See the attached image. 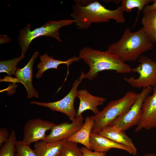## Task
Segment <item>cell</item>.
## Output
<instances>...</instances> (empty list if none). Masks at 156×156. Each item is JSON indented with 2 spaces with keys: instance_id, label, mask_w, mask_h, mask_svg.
I'll return each instance as SVG.
<instances>
[{
  "instance_id": "1",
  "label": "cell",
  "mask_w": 156,
  "mask_h": 156,
  "mask_svg": "<svg viewBox=\"0 0 156 156\" xmlns=\"http://www.w3.org/2000/svg\"><path fill=\"white\" fill-rule=\"evenodd\" d=\"M73 11L70 16L75 21L77 27L84 29L93 23L107 22L111 19L123 23L125 19L124 11L120 5L114 10L107 9L96 0H74Z\"/></svg>"
},
{
  "instance_id": "2",
  "label": "cell",
  "mask_w": 156,
  "mask_h": 156,
  "mask_svg": "<svg viewBox=\"0 0 156 156\" xmlns=\"http://www.w3.org/2000/svg\"><path fill=\"white\" fill-rule=\"evenodd\" d=\"M153 48V43L146 34L143 27L132 32L126 28L121 38L107 47V51L123 62H134L140 56Z\"/></svg>"
},
{
  "instance_id": "3",
  "label": "cell",
  "mask_w": 156,
  "mask_h": 156,
  "mask_svg": "<svg viewBox=\"0 0 156 156\" xmlns=\"http://www.w3.org/2000/svg\"><path fill=\"white\" fill-rule=\"evenodd\" d=\"M79 57L87 64L89 71L84 74V79L90 81L96 77L99 72L113 70L119 73H129L131 66L123 62L107 50L101 51L90 47H83L80 51Z\"/></svg>"
},
{
  "instance_id": "4",
  "label": "cell",
  "mask_w": 156,
  "mask_h": 156,
  "mask_svg": "<svg viewBox=\"0 0 156 156\" xmlns=\"http://www.w3.org/2000/svg\"><path fill=\"white\" fill-rule=\"evenodd\" d=\"M138 94L129 91L122 98L110 101L101 111L90 117L94 121L92 132L98 133L111 126L118 117L127 112L136 100Z\"/></svg>"
},
{
  "instance_id": "5",
  "label": "cell",
  "mask_w": 156,
  "mask_h": 156,
  "mask_svg": "<svg viewBox=\"0 0 156 156\" xmlns=\"http://www.w3.org/2000/svg\"><path fill=\"white\" fill-rule=\"evenodd\" d=\"M75 22L73 19H63L58 21L50 20L42 26L32 30H31V25L28 23L20 30L18 37L19 45L21 48V55H25L32 41L40 36L52 37L61 42L59 30L63 27L72 25Z\"/></svg>"
},
{
  "instance_id": "6",
  "label": "cell",
  "mask_w": 156,
  "mask_h": 156,
  "mask_svg": "<svg viewBox=\"0 0 156 156\" xmlns=\"http://www.w3.org/2000/svg\"><path fill=\"white\" fill-rule=\"evenodd\" d=\"M139 64L132 68V72L138 73L139 76L125 77L124 81L133 88H145L156 86V60H153L143 55L138 58Z\"/></svg>"
},
{
  "instance_id": "7",
  "label": "cell",
  "mask_w": 156,
  "mask_h": 156,
  "mask_svg": "<svg viewBox=\"0 0 156 156\" xmlns=\"http://www.w3.org/2000/svg\"><path fill=\"white\" fill-rule=\"evenodd\" d=\"M84 72L82 71L78 78L73 82L70 91L60 100L48 103L33 101L30 102V103L47 107L52 111L64 114L72 122L74 121L77 115V112L74 107V101L77 97V92L78 86L82 79H84Z\"/></svg>"
},
{
  "instance_id": "8",
  "label": "cell",
  "mask_w": 156,
  "mask_h": 156,
  "mask_svg": "<svg viewBox=\"0 0 156 156\" xmlns=\"http://www.w3.org/2000/svg\"><path fill=\"white\" fill-rule=\"evenodd\" d=\"M152 91V87H148L143 88L138 94V97L129 110L117 118L112 125L125 131L139 123L142 116L144 102Z\"/></svg>"
},
{
  "instance_id": "9",
  "label": "cell",
  "mask_w": 156,
  "mask_h": 156,
  "mask_svg": "<svg viewBox=\"0 0 156 156\" xmlns=\"http://www.w3.org/2000/svg\"><path fill=\"white\" fill-rule=\"evenodd\" d=\"M56 124L53 122L40 118L28 120L23 127V141L30 144L43 140L47 135L46 132L51 130Z\"/></svg>"
},
{
  "instance_id": "10",
  "label": "cell",
  "mask_w": 156,
  "mask_h": 156,
  "mask_svg": "<svg viewBox=\"0 0 156 156\" xmlns=\"http://www.w3.org/2000/svg\"><path fill=\"white\" fill-rule=\"evenodd\" d=\"M81 114L76 117L75 120L71 123L64 122L56 124L43 140L46 142L67 141L81 128L84 123Z\"/></svg>"
},
{
  "instance_id": "11",
  "label": "cell",
  "mask_w": 156,
  "mask_h": 156,
  "mask_svg": "<svg viewBox=\"0 0 156 156\" xmlns=\"http://www.w3.org/2000/svg\"><path fill=\"white\" fill-rule=\"evenodd\" d=\"M152 94L149 95L144 102L141 117L135 132L156 128V86L152 88Z\"/></svg>"
},
{
  "instance_id": "12",
  "label": "cell",
  "mask_w": 156,
  "mask_h": 156,
  "mask_svg": "<svg viewBox=\"0 0 156 156\" xmlns=\"http://www.w3.org/2000/svg\"><path fill=\"white\" fill-rule=\"evenodd\" d=\"M38 55V52H34L27 64L22 68H18L14 75L16 78V82L21 83L26 88L28 98H37L39 96L38 93L34 88L32 83L33 66Z\"/></svg>"
},
{
  "instance_id": "13",
  "label": "cell",
  "mask_w": 156,
  "mask_h": 156,
  "mask_svg": "<svg viewBox=\"0 0 156 156\" xmlns=\"http://www.w3.org/2000/svg\"><path fill=\"white\" fill-rule=\"evenodd\" d=\"M90 141L92 150L95 151L106 152L112 148H116L125 151L133 155H135L137 151L115 142L98 133L91 132Z\"/></svg>"
},
{
  "instance_id": "14",
  "label": "cell",
  "mask_w": 156,
  "mask_h": 156,
  "mask_svg": "<svg viewBox=\"0 0 156 156\" xmlns=\"http://www.w3.org/2000/svg\"><path fill=\"white\" fill-rule=\"evenodd\" d=\"M77 96L79 100V104L76 117L87 110L92 111L96 114L99 111L97 107L103 105L106 101L105 98L94 96L86 89L77 90Z\"/></svg>"
},
{
  "instance_id": "15",
  "label": "cell",
  "mask_w": 156,
  "mask_h": 156,
  "mask_svg": "<svg viewBox=\"0 0 156 156\" xmlns=\"http://www.w3.org/2000/svg\"><path fill=\"white\" fill-rule=\"evenodd\" d=\"M40 62L37 65L38 70L35 75L36 78H41L44 72L47 70L52 68L57 69V67L60 65L65 64L67 65L68 68L67 73L65 81L69 74V66L73 62H77L81 59L79 56H73L66 61H63L54 59L53 56H50L46 53L40 56Z\"/></svg>"
},
{
  "instance_id": "16",
  "label": "cell",
  "mask_w": 156,
  "mask_h": 156,
  "mask_svg": "<svg viewBox=\"0 0 156 156\" xmlns=\"http://www.w3.org/2000/svg\"><path fill=\"white\" fill-rule=\"evenodd\" d=\"M98 133L115 142L137 151V148L132 140L126 134L125 131L115 126H110L99 131Z\"/></svg>"
},
{
  "instance_id": "17",
  "label": "cell",
  "mask_w": 156,
  "mask_h": 156,
  "mask_svg": "<svg viewBox=\"0 0 156 156\" xmlns=\"http://www.w3.org/2000/svg\"><path fill=\"white\" fill-rule=\"evenodd\" d=\"M94 124V121L91 117L87 116L81 128L75 134L68 138L67 141L81 144L92 151L90 137Z\"/></svg>"
},
{
  "instance_id": "18",
  "label": "cell",
  "mask_w": 156,
  "mask_h": 156,
  "mask_svg": "<svg viewBox=\"0 0 156 156\" xmlns=\"http://www.w3.org/2000/svg\"><path fill=\"white\" fill-rule=\"evenodd\" d=\"M66 141L46 142L40 140L34 144V150L37 156H59Z\"/></svg>"
},
{
  "instance_id": "19",
  "label": "cell",
  "mask_w": 156,
  "mask_h": 156,
  "mask_svg": "<svg viewBox=\"0 0 156 156\" xmlns=\"http://www.w3.org/2000/svg\"><path fill=\"white\" fill-rule=\"evenodd\" d=\"M141 23L150 40L156 44V9L143 12Z\"/></svg>"
},
{
  "instance_id": "20",
  "label": "cell",
  "mask_w": 156,
  "mask_h": 156,
  "mask_svg": "<svg viewBox=\"0 0 156 156\" xmlns=\"http://www.w3.org/2000/svg\"><path fill=\"white\" fill-rule=\"evenodd\" d=\"M25 55H21L12 59L0 62V73H5L11 76L15 75V72L18 68L17 67L18 63L25 58Z\"/></svg>"
},
{
  "instance_id": "21",
  "label": "cell",
  "mask_w": 156,
  "mask_h": 156,
  "mask_svg": "<svg viewBox=\"0 0 156 156\" xmlns=\"http://www.w3.org/2000/svg\"><path fill=\"white\" fill-rule=\"evenodd\" d=\"M16 135L12 129L7 141L2 146L0 151V156H15Z\"/></svg>"
},
{
  "instance_id": "22",
  "label": "cell",
  "mask_w": 156,
  "mask_h": 156,
  "mask_svg": "<svg viewBox=\"0 0 156 156\" xmlns=\"http://www.w3.org/2000/svg\"><path fill=\"white\" fill-rule=\"evenodd\" d=\"M152 2L153 0H122L120 5L124 12H130L135 8L139 11H143L145 7Z\"/></svg>"
},
{
  "instance_id": "23",
  "label": "cell",
  "mask_w": 156,
  "mask_h": 156,
  "mask_svg": "<svg viewBox=\"0 0 156 156\" xmlns=\"http://www.w3.org/2000/svg\"><path fill=\"white\" fill-rule=\"evenodd\" d=\"M59 156H84L77 143L66 141Z\"/></svg>"
},
{
  "instance_id": "24",
  "label": "cell",
  "mask_w": 156,
  "mask_h": 156,
  "mask_svg": "<svg viewBox=\"0 0 156 156\" xmlns=\"http://www.w3.org/2000/svg\"><path fill=\"white\" fill-rule=\"evenodd\" d=\"M16 148L15 156H37L30 144L25 143L23 140L16 141Z\"/></svg>"
},
{
  "instance_id": "25",
  "label": "cell",
  "mask_w": 156,
  "mask_h": 156,
  "mask_svg": "<svg viewBox=\"0 0 156 156\" xmlns=\"http://www.w3.org/2000/svg\"><path fill=\"white\" fill-rule=\"evenodd\" d=\"M84 156H106V152H93L85 147L81 148Z\"/></svg>"
},
{
  "instance_id": "26",
  "label": "cell",
  "mask_w": 156,
  "mask_h": 156,
  "mask_svg": "<svg viewBox=\"0 0 156 156\" xmlns=\"http://www.w3.org/2000/svg\"><path fill=\"white\" fill-rule=\"evenodd\" d=\"M10 135L9 132L6 127H2L0 129V146H2L8 140Z\"/></svg>"
},
{
  "instance_id": "27",
  "label": "cell",
  "mask_w": 156,
  "mask_h": 156,
  "mask_svg": "<svg viewBox=\"0 0 156 156\" xmlns=\"http://www.w3.org/2000/svg\"><path fill=\"white\" fill-rule=\"evenodd\" d=\"M153 3L150 5H147L144 8L143 12H150L156 9V0H153Z\"/></svg>"
},
{
  "instance_id": "28",
  "label": "cell",
  "mask_w": 156,
  "mask_h": 156,
  "mask_svg": "<svg viewBox=\"0 0 156 156\" xmlns=\"http://www.w3.org/2000/svg\"><path fill=\"white\" fill-rule=\"evenodd\" d=\"M10 39L6 35H0V44L8 43Z\"/></svg>"
},
{
  "instance_id": "29",
  "label": "cell",
  "mask_w": 156,
  "mask_h": 156,
  "mask_svg": "<svg viewBox=\"0 0 156 156\" xmlns=\"http://www.w3.org/2000/svg\"><path fill=\"white\" fill-rule=\"evenodd\" d=\"M143 156H156V154L153 153H148L144 155Z\"/></svg>"
}]
</instances>
